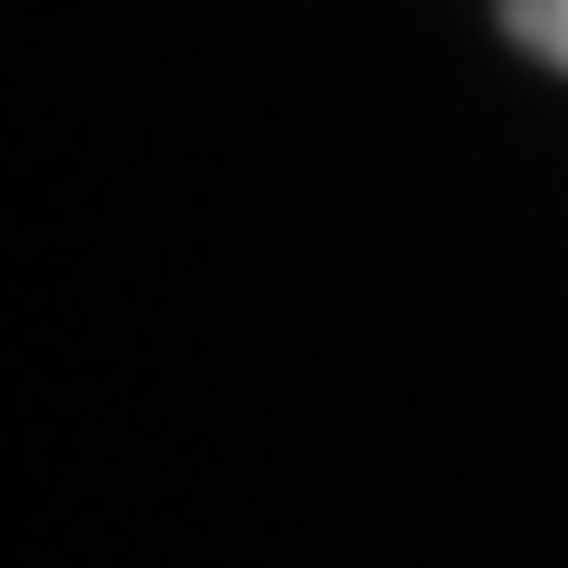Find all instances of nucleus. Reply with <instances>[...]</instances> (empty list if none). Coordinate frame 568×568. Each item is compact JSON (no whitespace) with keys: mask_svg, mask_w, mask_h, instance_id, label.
<instances>
[{"mask_svg":"<svg viewBox=\"0 0 568 568\" xmlns=\"http://www.w3.org/2000/svg\"><path fill=\"white\" fill-rule=\"evenodd\" d=\"M503 29L530 48V58L568 67V0H503Z\"/></svg>","mask_w":568,"mask_h":568,"instance_id":"f257e3e1","label":"nucleus"}]
</instances>
